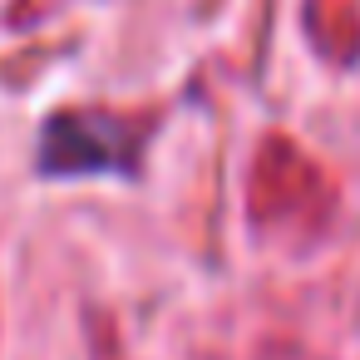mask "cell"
<instances>
[{
  "label": "cell",
  "mask_w": 360,
  "mask_h": 360,
  "mask_svg": "<svg viewBox=\"0 0 360 360\" xmlns=\"http://www.w3.org/2000/svg\"><path fill=\"white\" fill-rule=\"evenodd\" d=\"M129 134L114 119H94V114H60L45 124L40 139V168L45 173H109V168H129Z\"/></svg>",
  "instance_id": "1"
}]
</instances>
